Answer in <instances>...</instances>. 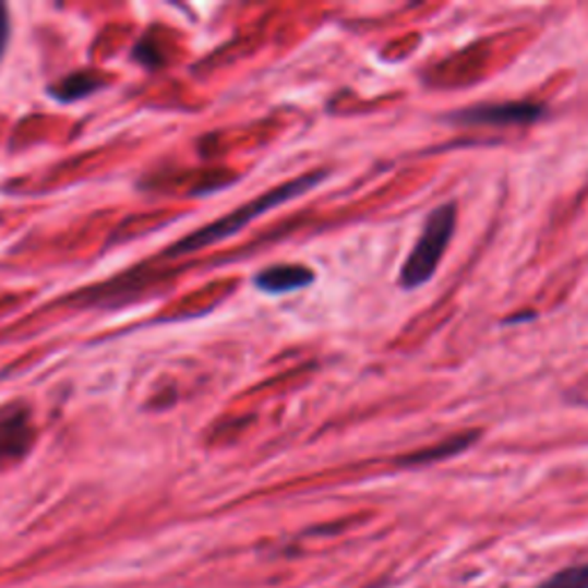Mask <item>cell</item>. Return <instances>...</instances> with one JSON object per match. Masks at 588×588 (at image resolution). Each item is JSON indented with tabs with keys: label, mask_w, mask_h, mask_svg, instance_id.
<instances>
[{
	"label": "cell",
	"mask_w": 588,
	"mask_h": 588,
	"mask_svg": "<svg viewBox=\"0 0 588 588\" xmlns=\"http://www.w3.org/2000/svg\"><path fill=\"white\" fill-rule=\"evenodd\" d=\"M457 226V205L444 203L430 212L419 242L413 244L409 257L400 269V286L405 290L423 288L425 283L440 269L442 257L451 244V237Z\"/></svg>",
	"instance_id": "2"
},
{
	"label": "cell",
	"mask_w": 588,
	"mask_h": 588,
	"mask_svg": "<svg viewBox=\"0 0 588 588\" xmlns=\"http://www.w3.org/2000/svg\"><path fill=\"white\" fill-rule=\"evenodd\" d=\"M536 588H588V563H577L571 565V568H563Z\"/></svg>",
	"instance_id": "8"
},
{
	"label": "cell",
	"mask_w": 588,
	"mask_h": 588,
	"mask_svg": "<svg viewBox=\"0 0 588 588\" xmlns=\"http://www.w3.org/2000/svg\"><path fill=\"white\" fill-rule=\"evenodd\" d=\"M33 446V425L24 407L0 411V463L19 460Z\"/></svg>",
	"instance_id": "4"
},
{
	"label": "cell",
	"mask_w": 588,
	"mask_h": 588,
	"mask_svg": "<svg viewBox=\"0 0 588 588\" xmlns=\"http://www.w3.org/2000/svg\"><path fill=\"white\" fill-rule=\"evenodd\" d=\"M476 440V432L471 434H460V437H453L440 446L434 448H425V451H419L413 453L409 457H405V460H400L403 467H421V465H430V463H440V460H446V457H453L457 453H463L465 448H469Z\"/></svg>",
	"instance_id": "7"
},
{
	"label": "cell",
	"mask_w": 588,
	"mask_h": 588,
	"mask_svg": "<svg viewBox=\"0 0 588 588\" xmlns=\"http://www.w3.org/2000/svg\"><path fill=\"white\" fill-rule=\"evenodd\" d=\"M326 178V172L324 170H313V172H307V176H301L297 180H290L286 184H280L267 193L260 195V199L242 205L239 209L221 216L219 221H214L201 230H195L191 232L189 237L180 239V242L172 247L168 251V255H187V253H195V251H201V249H207L216 242H224V239L237 235L239 230H244L249 224H253L257 216H263L280 205H286L295 199H299V195L303 193H309L313 191L322 180Z\"/></svg>",
	"instance_id": "1"
},
{
	"label": "cell",
	"mask_w": 588,
	"mask_h": 588,
	"mask_svg": "<svg viewBox=\"0 0 588 588\" xmlns=\"http://www.w3.org/2000/svg\"><path fill=\"white\" fill-rule=\"evenodd\" d=\"M8 41H10V14H8V8L0 3V60H3L5 56Z\"/></svg>",
	"instance_id": "10"
},
{
	"label": "cell",
	"mask_w": 588,
	"mask_h": 588,
	"mask_svg": "<svg viewBox=\"0 0 588 588\" xmlns=\"http://www.w3.org/2000/svg\"><path fill=\"white\" fill-rule=\"evenodd\" d=\"M104 85H106V79L99 72H93V74L91 72H79V74H70L68 79H62L60 83L51 85L49 93L58 101L70 104V101H79L83 97L93 95L95 91L104 88Z\"/></svg>",
	"instance_id": "6"
},
{
	"label": "cell",
	"mask_w": 588,
	"mask_h": 588,
	"mask_svg": "<svg viewBox=\"0 0 588 588\" xmlns=\"http://www.w3.org/2000/svg\"><path fill=\"white\" fill-rule=\"evenodd\" d=\"M315 274L303 265H274L255 276V288L265 295H290L313 286Z\"/></svg>",
	"instance_id": "5"
},
{
	"label": "cell",
	"mask_w": 588,
	"mask_h": 588,
	"mask_svg": "<svg viewBox=\"0 0 588 588\" xmlns=\"http://www.w3.org/2000/svg\"><path fill=\"white\" fill-rule=\"evenodd\" d=\"M134 58L141 62V64H145V68H149V70H155L157 68V64H161V53L159 51H155V49H152V39H143L141 41V45L134 49Z\"/></svg>",
	"instance_id": "9"
},
{
	"label": "cell",
	"mask_w": 588,
	"mask_h": 588,
	"mask_svg": "<svg viewBox=\"0 0 588 588\" xmlns=\"http://www.w3.org/2000/svg\"><path fill=\"white\" fill-rule=\"evenodd\" d=\"M544 116V108L533 101L478 104L453 113L448 120L469 127H527Z\"/></svg>",
	"instance_id": "3"
}]
</instances>
